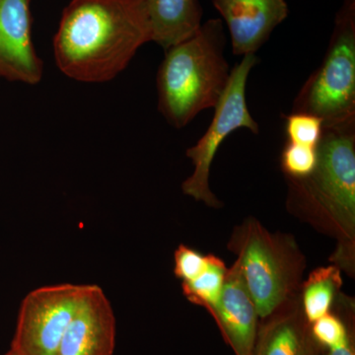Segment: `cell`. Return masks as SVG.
Instances as JSON below:
<instances>
[{"instance_id": "6da1fadb", "label": "cell", "mask_w": 355, "mask_h": 355, "mask_svg": "<svg viewBox=\"0 0 355 355\" xmlns=\"http://www.w3.org/2000/svg\"><path fill=\"white\" fill-rule=\"evenodd\" d=\"M151 42L144 0H71L53 38L57 67L70 79L104 83Z\"/></svg>"}, {"instance_id": "7a4b0ae2", "label": "cell", "mask_w": 355, "mask_h": 355, "mask_svg": "<svg viewBox=\"0 0 355 355\" xmlns=\"http://www.w3.org/2000/svg\"><path fill=\"white\" fill-rule=\"evenodd\" d=\"M221 19L202 23L190 38L165 51L157 73L158 110L170 125L187 127L216 106L230 77Z\"/></svg>"}, {"instance_id": "3957f363", "label": "cell", "mask_w": 355, "mask_h": 355, "mask_svg": "<svg viewBox=\"0 0 355 355\" xmlns=\"http://www.w3.org/2000/svg\"><path fill=\"white\" fill-rule=\"evenodd\" d=\"M291 180L292 198L322 212L352 239L355 228V121L323 127L317 162L307 177Z\"/></svg>"}, {"instance_id": "277c9868", "label": "cell", "mask_w": 355, "mask_h": 355, "mask_svg": "<svg viewBox=\"0 0 355 355\" xmlns=\"http://www.w3.org/2000/svg\"><path fill=\"white\" fill-rule=\"evenodd\" d=\"M292 112L314 114L323 127L355 121V0H343L323 62L299 91Z\"/></svg>"}, {"instance_id": "5b68a950", "label": "cell", "mask_w": 355, "mask_h": 355, "mask_svg": "<svg viewBox=\"0 0 355 355\" xmlns=\"http://www.w3.org/2000/svg\"><path fill=\"white\" fill-rule=\"evenodd\" d=\"M230 246L258 316L268 318L294 298L303 260L294 245L272 235L256 220L245 222L236 231Z\"/></svg>"}, {"instance_id": "8992f818", "label": "cell", "mask_w": 355, "mask_h": 355, "mask_svg": "<svg viewBox=\"0 0 355 355\" xmlns=\"http://www.w3.org/2000/svg\"><path fill=\"white\" fill-rule=\"evenodd\" d=\"M256 55H247L231 70L227 86L214 107V116L205 135L195 146L187 149V157L193 162V174L182 184L184 195L211 207L221 205L209 187L212 161L222 142L239 128H247L254 135L260 132L259 123L250 113L246 100L248 78L258 64Z\"/></svg>"}, {"instance_id": "52a82bcc", "label": "cell", "mask_w": 355, "mask_h": 355, "mask_svg": "<svg viewBox=\"0 0 355 355\" xmlns=\"http://www.w3.org/2000/svg\"><path fill=\"white\" fill-rule=\"evenodd\" d=\"M86 284L40 287L21 303L10 349L16 355H55Z\"/></svg>"}, {"instance_id": "ba28073f", "label": "cell", "mask_w": 355, "mask_h": 355, "mask_svg": "<svg viewBox=\"0 0 355 355\" xmlns=\"http://www.w3.org/2000/svg\"><path fill=\"white\" fill-rule=\"evenodd\" d=\"M31 0H0V78L37 85L43 60L32 40Z\"/></svg>"}, {"instance_id": "9c48e42d", "label": "cell", "mask_w": 355, "mask_h": 355, "mask_svg": "<svg viewBox=\"0 0 355 355\" xmlns=\"http://www.w3.org/2000/svg\"><path fill=\"white\" fill-rule=\"evenodd\" d=\"M116 319L111 303L101 287L86 284L55 355H113Z\"/></svg>"}, {"instance_id": "30bf717a", "label": "cell", "mask_w": 355, "mask_h": 355, "mask_svg": "<svg viewBox=\"0 0 355 355\" xmlns=\"http://www.w3.org/2000/svg\"><path fill=\"white\" fill-rule=\"evenodd\" d=\"M225 21L235 55H256L277 26L288 17L286 0H214Z\"/></svg>"}, {"instance_id": "8fae6325", "label": "cell", "mask_w": 355, "mask_h": 355, "mask_svg": "<svg viewBox=\"0 0 355 355\" xmlns=\"http://www.w3.org/2000/svg\"><path fill=\"white\" fill-rule=\"evenodd\" d=\"M209 311L236 355H254L258 312L237 261L228 268L220 296Z\"/></svg>"}, {"instance_id": "7c38bea8", "label": "cell", "mask_w": 355, "mask_h": 355, "mask_svg": "<svg viewBox=\"0 0 355 355\" xmlns=\"http://www.w3.org/2000/svg\"><path fill=\"white\" fill-rule=\"evenodd\" d=\"M151 27V42L164 51L190 38L202 24L198 0H144Z\"/></svg>"}, {"instance_id": "4fadbf2b", "label": "cell", "mask_w": 355, "mask_h": 355, "mask_svg": "<svg viewBox=\"0 0 355 355\" xmlns=\"http://www.w3.org/2000/svg\"><path fill=\"white\" fill-rule=\"evenodd\" d=\"M275 311L254 347V355H315L314 345L304 313L291 303V309Z\"/></svg>"}, {"instance_id": "5bb4252c", "label": "cell", "mask_w": 355, "mask_h": 355, "mask_svg": "<svg viewBox=\"0 0 355 355\" xmlns=\"http://www.w3.org/2000/svg\"><path fill=\"white\" fill-rule=\"evenodd\" d=\"M343 284L340 270L336 266L317 268L303 286V313L312 324L328 314L336 292Z\"/></svg>"}, {"instance_id": "9a60e30c", "label": "cell", "mask_w": 355, "mask_h": 355, "mask_svg": "<svg viewBox=\"0 0 355 355\" xmlns=\"http://www.w3.org/2000/svg\"><path fill=\"white\" fill-rule=\"evenodd\" d=\"M227 270L220 259L209 254L205 270L196 279L183 282L184 295L193 304L209 310L220 296Z\"/></svg>"}, {"instance_id": "2e32d148", "label": "cell", "mask_w": 355, "mask_h": 355, "mask_svg": "<svg viewBox=\"0 0 355 355\" xmlns=\"http://www.w3.org/2000/svg\"><path fill=\"white\" fill-rule=\"evenodd\" d=\"M287 141L317 147L323 135V121L314 114L292 112L284 116Z\"/></svg>"}, {"instance_id": "e0dca14e", "label": "cell", "mask_w": 355, "mask_h": 355, "mask_svg": "<svg viewBox=\"0 0 355 355\" xmlns=\"http://www.w3.org/2000/svg\"><path fill=\"white\" fill-rule=\"evenodd\" d=\"M317 162V147L286 142L282 154V167L291 179L307 177Z\"/></svg>"}, {"instance_id": "ac0fdd59", "label": "cell", "mask_w": 355, "mask_h": 355, "mask_svg": "<svg viewBox=\"0 0 355 355\" xmlns=\"http://www.w3.org/2000/svg\"><path fill=\"white\" fill-rule=\"evenodd\" d=\"M312 324L313 338L328 349L338 347L349 340L345 324L329 313Z\"/></svg>"}, {"instance_id": "d6986e66", "label": "cell", "mask_w": 355, "mask_h": 355, "mask_svg": "<svg viewBox=\"0 0 355 355\" xmlns=\"http://www.w3.org/2000/svg\"><path fill=\"white\" fill-rule=\"evenodd\" d=\"M207 265V256H202L191 248L181 245L175 252V275L183 282L196 279Z\"/></svg>"}, {"instance_id": "ffe728a7", "label": "cell", "mask_w": 355, "mask_h": 355, "mask_svg": "<svg viewBox=\"0 0 355 355\" xmlns=\"http://www.w3.org/2000/svg\"><path fill=\"white\" fill-rule=\"evenodd\" d=\"M327 355H354V350L350 347L349 340L338 347L329 349L328 354Z\"/></svg>"}, {"instance_id": "44dd1931", "label": "cell", "mask_w": 355, "mask_h": 355, "mask_svg": "<svg viewBox=\"0 0 355 355\" xmlns=\"http://www.w3.org/2000/svg\"><path fill=\"white\" fill-rule=\"evenodd\" d=\"M4 355H16L15 354H14V352H12V350L11 349H9V352H6V354Z\"/></svg>"}]
</instances>
